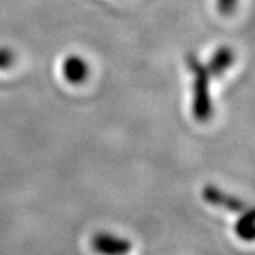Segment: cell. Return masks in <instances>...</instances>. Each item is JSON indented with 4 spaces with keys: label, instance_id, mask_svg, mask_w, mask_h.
Returning a JSON list of instances; mask_svg holds the SVG:
<instances>
[{
    "label": "cell",
    "instance_id": "52a82bcc",
    "mask_svg": "<svg viewBox=\"0 0 255 255\" xmlns=\"http://www.w3.org/2000/svg\"><path fill=\"white\" fill-rule=\"evenodd\" d=\"M240 0H216V9L220 16L230 17L236 13Z\"/></svg>",
    "mask_w": 255,
    "mask_h": 255
},
{
    "label": "cell",
    "instance_id": "3957f363",
    "mask_svg": "<svg viewBox=\"0 0 255 255\" xmlns=\"http://www.w3.org/2000/svg\"><path fill=\"white\" fill-rule=\"evenodd\" d=\"M201 197L206 203H209L210 206L219 207V209H224L227 211H233V213H243L247 210V206L244 201L240 197L230 194L227 191L221 190L220 187L214 186V184H207L203 187L201 191Z\"/></svg>",
    "mask_w": 255,
    "mask_h": 255
},
{
    "label": "cell",
    "instance_id": "ba28073f",
    "mask_svg": "<svg viewBox=\"0 0 255 255\" xmlns=\"http://www.w3.org/2000/svg\"><path fill=\"white\" fill-rule=\"evenodd\" d=\"M16 61V55L14 53L6 48V47H0V71L9 70L10 67Z\"/></svg>",
    "mask_w": 255,
    "mask_h": 255
},
{
    "label": "cell",
    "instance_id": "5b68a950",
    "mask_svg": "<svg viewBox=\"0 0 255 255\" xmlns=\"http://www.w3.org/2000/svg\"><path fill=\"white\" fill-rule=\"evenodd\" d=\"M234 63H236V53L233 51V48L228 46H221L211 54L207 64L204 65L209 71L210 77L220 78L227 73Z\"/></svg>",
    "mask_w": 255,
    "mask_h": 255
},
{
    "label": "cell",
    "instance_id": "277c9868",
    "mask_svg": "<svg viewBox=\"0 0 255 255\" xmlns=\"http://www.w3.org/2000/svg\"><path fill=\"white\" fill-rule=\"evenodd\" d=\"M61 73L64 75V80L71 84V85H81L88 80L91 68L90 64L81 55L71 54L68 55L63 61Z\"/></svg>",
    "mask_w": 255,
    "mask_h": 255
},
{
    "label": "cell",
    "instance_id": "8992f818",
    "mask_svg": "<svg viewBox=\"0 0 255 255\" xmlns=\"http://www.w3.org/2000/svg\"><path fill=\"white\" fill-rule=\"evenodd\" d=\"M254 211L253 210H244L243 216L238 219L236 224V233L241 240L244 241H253L255 236V227H254Z\"/></svg>",
    "mask_w": 255,
    "mask_h": 255
},
{
    "label": "cell",
    "instance_id": "6da1fadb",
    "mask_svg": "<svg viewBox=\"0 0 255 255\" xmlns=\"http://www.w3.org/2000/svg\"><path fill=\"white\" fill-rule=\"evenodd\" d=\"M186 65L193 75V100H191V114L197 122H207L213 118V100L210 94V74L206 65L197 58V55H186Z\"/></svg>",
    "mask_w": 255,
    "mask_h": 255
},
{
    "label": "cell",
    "instance_id": "7a4b0ae2",
    "mask_svg": "<svg viewBox=\"0 0 255 255\" xmlns=\"http://www.w3.org/2000/svg\"><path fill=\"white\" fill-rule=\"evenodd\" d=\"M91 247L98 255H128L132 251V243L129 240L107 231L94 234Z\"/></svg>",
    "mask_w": 255,
    "mask_h": 255
}]
</instances>
